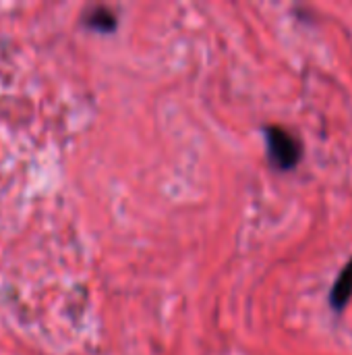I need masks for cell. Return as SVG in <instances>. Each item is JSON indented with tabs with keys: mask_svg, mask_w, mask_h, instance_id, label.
I'll list each match as a JSON object with an SVG mask.
<instances>
[{
	"mask_svg": "<svg viewBox=\"0 0 352 355\" xmlns=\"http://www.w3.org/2000/svg\"><path fill=\"white\" fill-rule=\"evenodd\" d=\"M266 141H268V154L276 168L290 171L299 164L303 156L301 141L282 127H266Z\"/></svg>",
	"mask_w": 352,
	"mask_h": 355,
	"instance_id": "6da1fadb",
	"label": "cell"
},
{
	"mask_svg": "<svg viewBox=\"0 0 352 355\" xmlns=\"http://www.w3.org/2000/svg\"><path fill=\"white\" fill-rule=\"evenodd\" d=\"M352 297V260L344 266V270L338 275L332 291H330V306L336 312H342L346 308V304Z\"/></svg>",
	"mask_w": 352,
	"mask_h": 355,
	"instance_id": "7a4b0ae2",
	"label": "cell"
},
{
	"mask_svg": "<svg viewBox=\"0 0 352 355\" xmlns=\"http://www.w3.org/2000/svg\"><path fill=\"white\" fill-rule=\"evenodd\" d=\"M87 25H89L91 29H98V31H102V33H108V31H114V29H116V17H114L108 8L98 6V8H93V10L87 15Z\"/></svg>",
	"mask_w": 352,
	"mask_h": 355,
	"instance_id": "3957f363",
	"label": "cell"
}]
</instances>
